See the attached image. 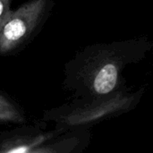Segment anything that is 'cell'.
<instances>
[{"instance_id":"obj_1","label":"cell","mask_w":153,"mask_h":153,"mask_svg":"<svg viewBox=\"0 0 153 153\" xmlns=\"http://www.w3.org/2000/svg\"><path fill=\"white\" fill-rule=\"evenodd\" d=\"M152 48L147 38L88 46L65 65V88L76 99L97 98L120 91L124 89L125 69L143 60Z\"/></svg>"},{"instance_id":"obj_4","label":"cell","mask_w":153,"mask_h":153,"mask_svg":"<svg viewBox=\"0 0 153 153\" xmlns=\"http://www.w3.org/2000/svg\"><path fill=\"white\" fill-rule=\"evenodd\" d=\"M67 130L55 127L43 131L38 126H22L0 134V153H34L45 143Z\"/></svg>"},{"instance_id":"obj_5","label":"cell","mask_w":153,"mask_h":153,"mask_svg":"<svg viewBox=\"0 0 153 153\" xmlns=\"http://www.w3.org/2000/svg\"><path fill=\"white\" fill-rule=\"evenodd\" d=\"M90 129L67 130L39 146L34 153H80L90 143Z\"/></svg>"},{"instance_id":"obj_6","label":"cell","mask_w":153,"mask_h":153,"mask_svg":"<svg viewBox=\"0 0 153 153\" xmlns=\"http://www.w3.org/2000/svg\"><path fill=\"white\" fill-rule=\"evenodd\" d=\"M26 122L22 108L9 96L0 92V123L22 125Z\"/></svg>"},{"instance_id":"obj_3","label":"cell","mask_w":153,"mask_h":153,"mask_svg":"<svg viewBox=\"0 0 153 153\" xmlns=\"http://www.w3.org/2000/svg\"><path fill=\"white\" fill-rule=\"evenodd\" d=\"M53 4L52 0H30L12 11L0 30V55H12L25 47L39 31Z\"/></svg>"},{"instance_id":"obj_7","label":"cell","mask_w":153,"mask_h":153,"mask_svg":"<svg viewBox=\"0 0 153 153\" xmlns=\"http://www.w3.org/2000/svg\"><path fill=\"white\" fill-rule=\"evenodd\" d=\"M11 1L12 0H0V30L13 11L11 10Z\"/></svg>"},{"instance_id":"obj_2","label":"cell","mask_w":153,"mask_h":153,"mask_svg":"<svg viewBox=\"0 0 153 153\" xmlns=\"http://www.w3.org/2000/svg\"><path fill=\"white\" fill-rule=\"evenodd\" d=\"M145 88L136 91L122 89L114 93L91 99H76L71 103L47 110L43 120L65 130L90 129L91 126L134 109Z\"/></svg>"}]
</instances>
